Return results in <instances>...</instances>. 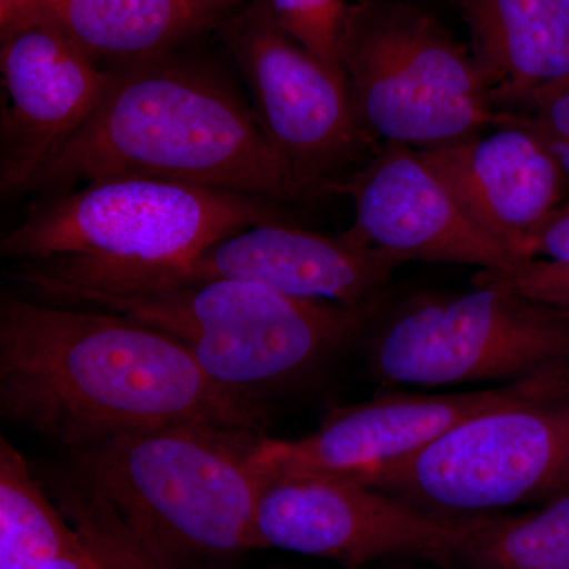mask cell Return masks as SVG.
Listing matches in <instances>:
<instances>
[{"label":"cell","instance_id":"obj_1","mask_svg":"<svg viewBox=\"0 0 569 569\" xmlns=\"http://www.w3.org/2000/svg\"><path fill=\"white\" fill-rule=\"evenodd\" d=\"M0 411L71 452L176 426L263 433L269 421L264 399L220 387L159 329L13 293L0 301Z\"/></svg>","mask_w":569,"mask_h":569},{"label":"cell","instance_id":"obj_2","mask_svg":"<svg viewBox=\"0 0 569 569\" xmlns=\"http://www.w3.org/2000/svg\"><path fill=\"white\" fill-rule=\"evenodd\" d=\"M110 71L102 102L32 192L138 176L279 204L306 198L252 107L208 63L174 51Z\"/></svg>","mask_w":569,"mask_h":569},{"label":"cell","instance_id":"obj_3","mask_svg":"<svg viewBox=\"0 0 569 569\" xmlns=\"http://www.w3.org/2000/svg\"><path fill=\"white\" fill-rule=\"evenodd\" d=\"M52 305L121 313L173 337L220 387L263 399L328 365L383 312L290 298L238 280L133 288H26Z\"/></svg>","mask_w":569,"mask_h":569},{"label":"cell","instance_id":"obj_4","mask_svg":"<svg viewBox=\"0 0 569 569\" xmlns=\"http://www.w3.org/2000/svg\"><path fill=\"white\" fill-rule=\"evenodd\" d=\"M263 433L176 426L71 452V473L102 496L153 556L174 569L257 549L266 478L250 467Z\"/></svg>","mask_w":569,"mask_h":569},{"label":"cell","instance_id":"obj_5","mask_svg":"<svg viewBox=\"0 0 569 569\" xmlns=\"http://www.w3.org/2000/svg\"><path fill=\"white\" fill-rule=\"evenodd\" d=\"M340 61L356 112L376 140L419 151L507 126L471 52L427 11L350 0Z\"/></svg>","mask_w":569,"mask_h":569},{"label":"cell","instance_id":"obj_6","mask_svg":"<svg viewBox=\"0 0 569 569\" xmlns=\"http://www.w3.org/2000/svg\"><path fill=\"white\" fill-rule=\"evenodd\" d=\"M284 220L279 203L163 179L118 176L52 194L0 242L20 263L78 258L119 264L189 260L253 224Z\"/></svg>","mask_w":569,"mask_h":569},{"label":"cell","instance_id":"obj_7","mask_svg":"<svg viewBox=\"0 0 569 569\" xmlns=\"http://www.w3.org/2000/svg\"><path fill=\"white\" fill-rule=\"evenodd\" d=\"M367 362L397 387L516 383L569 366V309L482 280L413 295L378 321Z\"/></svg>","mask_w":569,"mask_h":569},{"label":"cell","instance_id":"obj_8","mask_svg":"<svg viewBox=\"0 0 569 569\" xmlns=\"http://www.w3.org/2000/svg\"><path fill=\"white\" fill-rule=\"evenodd\" d=\"M222 33L252 92L254 118L306 197L331 193L380 148L347 81L284 31L268 0H249Z\"/></svg>","mask_w":569,"mask_h":569},{"label":"cell","instance_id":"obj_9","mask_svg":"<svg viewBox=\"0 0 569 569\" xmlns=\"http://www.w3.org/2000/svg\"><path fill=\"white\" fill-rule=\"evenodd\" d=\"M568 462L569 396L467 419L389 468L372 488L440 515H490L553 497Z\"/></svg>","mask_w":569,"mask_h":569},{"label":"cell","instance_id":"obj_10","mask_svg":"<svg viewBox=\"0 0 569 569\" xmlns=\"http://www.w3.org/2000/svg\"><path fill=\"white\" fill-rule=\"evenodd\" d=\"M567 396L569 366L477 391L381 395L335 408L316 432L299 440L261 437L250 451V467L264 478H329L372 486L389 468L467 419L496 408Z\"/></svg>","mask_w":569,"mask_h":569},{"label":"cell","instance_id":"obj_11","mask_svg":"<svg viewBox=\"0 0 569 569\" xmlns=\"http://www.w3.org/2000/svg\"><path fill=\"white\" fill-rule=\"evenodd\" d=\"M479 516L429 511L342 479L266 478L254 515L257 549H282L358 569L389 557L459 559Z\"/></svg>","mask_w":569,"mask_h":569},{"label":"cell","instance_id":"obj_12","mask_svg":"<svg viewBox=\"0 0 569 569\" xmlns=\"http://www.w3.org/2000/svg\"><path fill=\"white\" fill-rule=\"evenodd\" d=\"M402 264L399 258L358 244L343 233L331 238L276 220L227 236L174 263L81 261L78 279L89 288L238 280L290 298L361 306L383 299L389 280Z\"/></svg>","mask_w":569,"mask_h":569},{"label":"cell","instance_id":"obj_13","mask_svg":"<svg viewBox=\"0 0 569 569\" xmlns=\"http://www.w3.org/2000/svg\"><path fill=\"white\" fill-rule=\"evenodd\" d=\"M331 193L353 200L355 223L343 233L348 239L403 263L421 260L511 272L527 261L482 230L421 151L402 142H383Z\"/></svg>","mask_w":569,"mask_h":569},{"label":"cell","instance_id":"obj_14","mask_svg":"<svg viewBox=\"0 0 569 569\" xmlns=\"http://www.w3.org/2000/svg\"><path fill=\"white\" fill-rule=\"evenodd\" d=\"M0 192H32L44 168L91 119L111 82L40 18L0 33Z\"/></svg>","mask_w":569,"mask_h":569},{"label":"cell","instance_id":"obj_15","mask_svg":"<svg viewBox=\"0 0 569 569\" xmlns=\"http://www.w3.org/2000/svg\"><path fill=\"white\" fill-rule=\"evenodd\" d=\"M507 112V126L496 132L421 153L468 216L527 260L530 236L565 204L569 174L549 142Z\"/></svg>","mask_w":569,"mask_h":569},{"label":"cell","instance_id":"obj_16","mask_svg":"<svg viewBox=\"0 0 569 569\" xmlns=\"http://www.w3.org/2000/svg\"><path fill=\"white\" fill-rule=\"evenodd\" d=\"M471 58L497 110L569 81V13L559 0H459Z\"/></svg>","mask_w":569,"mask_h":569},{"label":"cell","instance_id":"obj_17","mask_svg":"<svg viewBox=\"0 0 569 569\" xmlns=\"http://www.w3.org/2000/svg\"><path fill=\"white\" fill-rule=\"evenodd\" d=\"M31 18L58 29L104 70L170 54L223 21L186 0H40Z\"/></svg>","mask_w":569,"mask_h":569},{"label":"cell","instance_id":"obj_18","mask_svg":"<svg viewBox=\"0 0 569 569\" xmlns=\"http://www.w3.org/2000/svg\"><path fill=\"white\" fill-rule=\"evenodd\" d=\"M82 548L20 451L0 438V569H41Z\"/></svg>","mask_w":569,"mask_h":569},{"label":"cell","instance_id":"obj_19","mask_svg":"<svg viewBox=\"0 0 569 569\" xmlns=\"http://www.w3.org/2000/svg\"><path fill=\"white\" fill-rule=\"evenodd\" d=\"M456 563L470 569H569V492L526 515L479 516Z\"/></svg>","mask_w":569,"mask_h":569},{"label":"cell","instance_id":"obj_20","mask_svg":"<svg viewBox=\"0 0 569 569\" xmlns=\"http://www.w3.org/2000/svg\"><path fill=\"white\" fill-rule=\"evenodd\" d=\"M54 493L96 569H174L153 556L116 509L71 471L56 479Z\"/></svg>","mask_w":569,"mask_h":569},{"label":"cell","instance_id":"obj_21","mask_svg":"<svg viewBox=\"0 0 569 569\" xmlns=\"http://www.w3.org/2000/svg\"><path fill=\"white\" fill-rule=\"evenodd\" d=\"M268 3L284 31L326 69L346 80L340 61V39L348 0H268Z\"/></svg>","mask_w":569,"mask_h":569},{"label":"cell","instance_id":"obj_22","mask_svg":"<svg viewBox=\"0 0 569 569\" xmlns=\"http://www.w3.org/2000/svg\"><path fill=\"white\" fill-rule=\"evenodd\" d=\"M475 280L501 284L535 301L569 309V263L533 258L511 272L479 271Z\"/></svg>","mask_w":569,"mask_h":569},{"label":"cell","instance_id":"obj_23","mask_svg":"<svg viewBox=\"0 0 569 569\" xmlns=\"http://www.w3.org/2000/svg\"><path fill=\"white\" fill-rule=\"evenodd\" d=\"M512 112L549 142L569 174V81L527 97Z\"/></svg>","mask_w":569,"mask_h":569},{"label":"cell","instance_id":"obj_24","mask_svg":"<svg viewBox=\"0 0 569 569\" xmlns=\"http://www.w3.org/2000/svg\"><path fill=\"white\" fill-rule=\"evenodd\" d=\"M523 254L527 260L542 257L541 260L569 263V203L561 204L539 224L523 247Z\"/></svg>","mask_w":569,"mask_h":569},{"label":"cell","instance_id":"obj_25","mask_svg":"<svg viewBox=\"0 0 569 569\" xmlns=\"http://www.w3.org/2000/svg\"><path fill=\"white\" fill-rule=\"evenodd\" d=\"M40 0H0V33L29 20Z\"/></svg>","mask_w":569,"mask_h":569},{"label":"cell","instance_id":"obj_26","mask_svg":"<svg viewBox=\"0 0 569 569\" xmlns=\"http://www.w3.org/2000/svg\"><path fill=\"white\" fill-rule=\"evenodd\" d=\"M41 569H96V567H93L88 550H86L84 546H82V548L67 553V556L52 561V563L47 565V567Z\"/></svg>","mask_w":569,"mask_h":569},{"label":"cell","instance_id":"obj_27","mask_svg":"<svg viewBox=\"0 0 569 569\" xmlns=\"http://www.w3.org/2000/svg\"><path fill=\"white\" fill-rule=\"evenodd\" d=\"M186 2L194 3V6L204 7V9L224 14L228 10L233 9V7L241 6L244 0H186Z\"/></svg>","mask_w":569,"mask_h":569},{"label":"cell","instance_id":"obj_28","mask_svg":"<svg viewBox=\"0 0 569 569\" xmlns=\"http://www.w3.org/2000/svg\"><path fill=\"white\" fill-rule=\"evenodd\" d=\"M563 492H569V462L568 466L565 467L563 473L560 475V479L559 482H557L556 493H553V497L559 496V493Z\"/></svg>","mask_w":569,"mask_h":569},{"label":"cell","instance_id":"obj_29","mask_svg":"<svg viewBox=\"0 0 569 569\" xmlns=\"http://www.w3.org/2000/svg\"><path fill=\"white\" fill-rule=\"evenodd\" d=\"M560 6L563 7L565 10L569 13V0H559Z\"/></svg>","mask_w":569,"mask_h":569}]
</instances>
